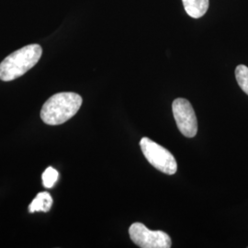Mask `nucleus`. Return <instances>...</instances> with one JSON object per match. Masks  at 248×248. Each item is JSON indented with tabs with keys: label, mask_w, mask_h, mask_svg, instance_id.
Wrapping results in <instances>:
<instances>
[{
	"label": "nucleus",
	"mask_w": 248,
	"mask_h": 248,
	"mask_svg": "<svg viewBox=\"0 0 248 248\" xmlns=\"http://www.w3.org/2000/svg\"><path fill=\"white\" fill-rule=\"evenodd\" d=\"M83 99L74 92H61L48 98L41 110V118L48 125H60L79 110Z\"/></svg>",
	"instance_id": "f257e3e1"
},
{
	"label": "nucleus",
	"mask_w": 248,
	"mask_h": 248,
	"mask_svg": "<svg viewBox=\"0 0 248 248\" xmlns=\"http://www.w3.org/2000/svg\"><path fill=\"white\" fill-rule=\"evenodd\" d=\"M53 206V198L48 192H40L36 196L31 203L29 205V212L31 213L44 212L48 213Z\"/></svg>",
	"instance_id": "0eeeda50"
},
{
	"label": "nucleus",
	"mask_w": 248,
	"mask_h": 248,
	"mask_svg": "<svg viewBox=\"0 0 248 248\" xmlns=\"http://www.w3.org/2000/svg\"><path fill=\"white\" fill-rule=\"evenodd\" d=\"M42 53L39 45H27L10 53L0 63V79L9 82L20 78L39 62Z\"/></svg>",
	"instance_id": "f03ea898"
},
{
	"label": "nucleus",
	"mask_w": 248,
	"mask_h": 248,
	"mask_svg": "<svg viewBox=\"0 0 248 248\" xmlns=\"http://www.w3.org/2000/svg\"><path fill=\"white\" fill-rule=\"evenodd\" d=\"M59 177V173L56 169L52 167L47 168L45 172L43 173V183L44 186L47 188H51L54 186V184L57 182Z\"/></svg>",
	"instance_id": "1a4fd4ad"
},
{
	"label": "nucleus",
	"mask_w": 248,
	"mask_h": 248,
	"mask_svg": "<svg viewBox=\"0 0 248 248\" xmlns=\"http://www.w3.org/2000/svg\"><path fill=\"white\" fill-rule=\"evenodd\" d=\"M140 146L143 155L154 168L168 175L177 172V161L168 149L147 137L142 138Z\"/></svg>",
	"instance_id": "7ed1b4c3"
},
{
	"label": "nucleus",
	"mask_w": 248,
	"mask_h": 248,
	"mask_svg": "<svg viewBox=\"0 0 248 248\" xmlns=\"http://www.w3.org/2000/svg\"><path fill=\"white\" fill-rule=\"evenodd\" d=\"M172 110L180 133L188 138L194 137L198 132V123L190 102L185 98H177L172 104Z\"/></svg>",
	"instance_id": "39448f33"
},
{
	"label": "nucleus",
	"mask_w": 248,
	"mask_h": 248,
	"mask_svg": "<svg viewBox=\"0 0 248 248\" xmlns=\"http://www.w3.org/2000/svg\"><path fill=\"white\" fill-rule=\"evenodd\" d=\"M186 13L191 18L203 17L209 9V0H182Z\"/></svg>",
	"instance_id": "423d86ee"
},
{
	"label": "nucleus",
	"mask_w": 248,
	"mask_h": 248,
	"mask_svg": "<svg viewBox=\"0 0 248 248\" xmlns=\"http://www.w3.org/2000/svg\"><path fill=\"white\" fill-rule=\"evenodd\" d=\"M129 234L133 243L141 248H169L172 241L169 234L163 231H151L141 222H134Z\"/></svg>",
	"instance_id": "20e7f679"
},
{
	"label": "nucleus",
	"mask_w": 248,
	"mask_h": 248,
	"mask_svg": "<svg viewBox=\"0 0 248 248\" xmlns=\"http://www.w3.org/2000/svg\"><path fill=\"white\" fill-rule=\"evenodd\" d=\"M235 78L242 90L248 95V67L240 64L235 69Z\"/></svg>",
	"instance_id": "6e6552de"
}]
</instances>
